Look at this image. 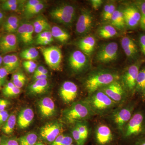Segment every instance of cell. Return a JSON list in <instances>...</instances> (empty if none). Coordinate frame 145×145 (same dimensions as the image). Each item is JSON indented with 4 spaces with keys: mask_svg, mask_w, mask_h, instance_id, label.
Segmentation results:
<instances>
[{
    "mask_svg": "<svg viewBox=\"0 0 145 145\" xmlns=\"http://www.w3.org/2000/svg\"><path fill=\"white\" fill-rule=\"evenodd\" d=\"M95 115L85 99L73 102L63 111V120L69 124L87 121Z\"/></svg>",
    "mask_w": 145,
    "mask_h": 145,
    "instance_id": "cell-1",
    "label": "cell"
},
{
    "mask_svg": "<svg viewBox=\"0 0 145 145\" xmlns=\"http://www.w3.org/2000/svg\"><path fill=\"white\" fill-rule=\"evenodd\" d=\"M119 79L120 76L116 72L108 70L98 71L88 75L85 81L84 86L89 95Z\"/></svg>",
    "mask_w": 145,
    "mask_h": 145,
    "instance_id": "cell-2",
    "label": "cell"
},
{
    "mask_svg": "<svg viewBox=\"0 0 145 145\" xmlns=\"http://www.w3.org/2000/svg\"><path fill=\"white\" fill-rule=\"evenodd\" d=\"M125 140H133L145 136V112L142 110L134 112L121 134Z\"/></svg>",
    "mask_w": 145,
    "mask_h": 145,
    "instance_id": "cell-3",
    "label": "cell"
},
{
    "mask_svg": "<svg viewBox=\"0 0 145 145\" xmlns=\"http://www.w3.org/2000/svg\"><path fill=\"white\" fill-rule=\"evenodd\" d=\"M85 100L89 105L95 115L109 114L119 106L101 90L89 95Z\"/></svg>",
    "mask_w": 145,
    "mask_h": 145,
    "instance_id": "cell-4",
    "label": "cell"
},
{
    "mask_svg": "<svg viewBox=\"0 0 145 145\" xmlns=\"http://www.w3.org/2000/svg\"><path fill=\"white\" fill-rule=\"evenodd\" d=\"M135 106L134 102H129L119 106L110 113V120L121 135L135 112Z\"/></svg>",
    "mask_w": 145,
    "mask_h": 145,
    "instance_id": "cell-5",
    "label": "cell"
},
{
    "mask_svg": "<svg viewBox=\"0 0 145 145\" xmlns=\"http://www.w3.org/2000/svg\"><path fill=\"white\" fill-rule=\"evenodd\" d=\"M49 14L54 22L70 26L75 20L76 9L71 5L63 4L53 7L50 11Z\"/></svg>",
    "mask_w": 145,
    "mask_h": 145,
    "instance_id": "cell-6",
    "label": "cell"
},
{
    "mask_svg": "<svg viewBox=\"0 0 145 145\" xmlns=\"http://www.w3.org/2000/svg\"><path fill=\"white\" fill-rule=\"evenodd\" d=\"M100 90L105 93L119 106L125 103L127 99L128 92L119 80L114 81Z\"/></svg>",
    "mask_w": 145,
    "mask_h": 145,
    "instance_id": "cell-7",
    "label": "cell"
},
{
    "mask_svg": "<svg viewBox=\"0 0 145 145\" xmlns=\"http://www.w3.org/2000/svg\"><path fill=\"white\" fill-rule=\"evenodd\" d=\"M40 50L46 64L50 68L54 71L61 70L63 55L59 48L56 46L42 47Z\"/></svg>",
    "mask_w": 145,
    "mask_h": 145,
    "instance_id": "cell-8",
    "label": "cell"
},
{
    "mask_svg": "<svg viewBox=\"0 0 145 145\" xmlns=\"http://www.w3.org/2000/svg\"><path fill=\"white\" fill-rule=\"evenodd\" d=\"M62 123L57 121L48 122L40 129L41 137L48 142L52 143L63 131Z\"/></svg>",
    "mask_w": 145,
    "mask_h": 145,
    "instance_id": "cell-9",
    "label": "cell"
},
{
    "mask_svg": "<svg viewBox=\"0 0 145 145\" xmlns=\"http://www.w3.org/2000/svg\"><path fill=\"white\" fill-rule=\"evenodd\" d=\"M115 136L110 128L106 125L101 124L96 126L93 136L95 145H112Z\"/></svg>",
    "mask_w": 145,
    "mask_h": 145,
    "instance_id": "cell-10",
    "label": "cell"
},
{
    "mask_svg": "<svg viewBox=\"0 0 145 145\" xmlns=\"http://www.w3.org/2000/svg\"><path fill=\"white\" fill-rule=\"evenodd\" d=\"M118 55V45L115 42H111L102 47L96 55L99 62L107 63L117 59Z\"/></svg>",
    "mask_w": 145,
    "mask_h": 145,
    "instance_id": "cell-11",
    "label": "cell"
},
{
    "mask_svg": "<svg viewBox=\"0 0 145 145\" xmlns=\"http://www.w3.org/2000/svg\"><path fill=\"white\" fill-rule=\"evenodd\" d=\"M140 65H131L122 77L121 83L128 92L132 93L135 90L136 80L140 71Z\"/></svg>",
    "mask_w": 145,
    "mask_h": 145,
    "instance_id": "cell-12",
    "label": "cell"
},
{
    "mask_svg": "<svg viewBox=\"0 0 145 145\" xmlns=\"http://www.w3.org/2000/svg\"><path fill=\"white\" fill-rule=\"evenodd\" d=\"M19 44L17 34L5 33L0 36V54L6 55L17 51Z\"/></svg>",
    "mask_w": 145,
    "mask_h": 145,
    "instance_id": "cell-13",
    "label": "cell"
},
{
    "mask_svg": "<svg viewBox=\"0 0 145 145\" xmlns=\"http://www.w3.org/2000/svg\"><path fill=\"white\" fill-rule=\"evenodd\" d=\"M93 25V17L90 11L84 9L78 18L76 24L75 31L80 36H84L91 30Z\"/></svg>",
    "mask_w": 145,
    "mask_h": 145,
    "instance_id": "cell-14",
    "label": "cell"
},
{
    "mask_svg": "<svg viewBox=\"0 0 145 145\" xmlns=\"http://www.w3.org/2000/svg\"><path fill=\"white\" fill-rule=\"evenodd\" d=\"M69 64L71 68L74 72H82L87 67L88 60L86 55L81 50L73 51L69 58Z\"/></svg>",
    "mask_w": 145,
    "mask_h": 145,
    "instance_id": "cell-15",
    "label": "cell"
},
{
    "mask_svg": "<svg viewBox=\"0 0 145 145\" xmlns=\"http://www.w3.org/2000/svg\"><path fill=\"white\" fill-rule=\"evenodd\" d=\"M34 32L32 22L25 21L21 22L16 34L19 40L25 45L29 46L34 43Z\"/></svg>",
    "mask_w": 145,
    "mask_h": 145,
    "instance_id": "cell-16",
    "label": "cell"
},
{
    "mask_svg": "<svg viewBox=\"0 0 145 145\" xmlns=\"http://www.w3.org/2000/svg\"><path fill=\"white\" fill-rule=\"evenodd\" d=\"M78 86L71 81H66L60 88L59 95L65 103L72 104L78 95Z\"/></svg>",
    "mask_w": 145,
    "mask_h": 145,
    "instance_id": "cell-17",
    "label": "cell"
},
{
    "mask_svg": "<svg viewBox=\"0 0 145 145\" xmlns=\"http://www.w3.org/2000/svg\"><path fill=\"white\" fill-rule=\"evenodd\" d=\"M38 106L42 118L48 119L55 115L56 106L54 101L49 97H44L39 100Z\"/></svg>",
    "mask_w": 145,
    "mask_h": 145,
    "instance_id": "cell-18",
    "label": "cell"
},
{
    "mask_svg": "<svg viewBox=\"0 0 145 145\" xmlns=\"http://www.w3.org/2000/svg\"><path fill=\"white\" fill-rule=\"evenodd\" d=\"M34 117V111L30 108H25L19 112L17 118V124L19 128L25 129L29 126Z\"/></svg>",
    "mask_w": 145,
    "mask_h": 145,
    "instance_id": "cell-19",
    "label": "cell"
},
{
    "mask_svg": "<svg viewBox=\"0 0 145 145\" xmlns=\"http://www.w3.org/2000/svg\"><path fill=\"white\" fill-rule=\"evenodd\" d=\"M50 86L49 82L47 79L34 81L29 86V93L35 96L44 94L48 91Z\"/></svg>",
    "mask_w": 145,
    "mask_h": 145,
    "instance_id": "cell-20",
    "label": "cell"
},
{
    "mask_svg": "<svg viewBox=\"0 0 145 145\" xmlns=\"http://www.w3.org/2000/svg\"><path fill=\"white\" fill-rule=\"evenodd\" d=\"M20 18L18 15L12 14L7 17L2 25L3 30L5 33L16 34L21 23Z\"/></svg>",
    "mask_w": 145,
    "mask_h": 145,
    "instance_id": "cell-21",
    "label": "cell"
},
{
    "mask_svg": "<svg viewBox=\"0 0 145 145\" xmlns=\"http://www.w3.org/2000/svg\"><path fill=\"white\" fill-rule=\"evenodd\" d=\"M121 45L127 57L129 59H134L137 56L138 49L136 44L132 39L125 36L121 40Z\"/></svg>",
    "mask_w": 145,
    "mask_h": 145,
    "instance_id": "cell-22",
    "label": "cell"
},
{
    "mask_svg": "<svg viewBox=\"0 0 145 145\" xmlns=\"http://www.w3.org/2000/svg\"><path fill=\"white\" fill-rule=\"evenodd\" d=\"M3 65L10 73L16 71L19 68L20 65V61L16 54H6L3 57Z\"/></svg>",
    "mask_w": 145,
    "mask_h": 145,
    "instance_id": "cell-23",
    "label": "cell"
},
{
    "mask_svg": "<svg viewBox=\"0 0 145 145\" xmlns=\"http://www.w3.org/2000/svg\"><path fill=\"white\" fill-rule=\"evenodd\" d=\"M96 39L92 36L83 38L78 43V46L82 52L86 55H90L93 52L96 45Z\"/></svg>",
    "mask_w": 145,
    "mask_h": 145,
    "instance_id": "cell-24",
    "label": "cell"
},
{
    "mask_svg": "<svg viewBox=\"0 0 145 145\" xmlns=\"http://www.w3.org/2000/svg\"><path fill=\"white\" fill-rule=\"evenodd\" d=\"M34 31L36 34H39L45 31H50L51 27L46 19L43 16H37L32 22Z\"/></svg>",
    "mask_w": 145,
    "mask_h": 145,
    "instance_id": "cell-25",
    "label": "cell"
},
{
    "mask_svg": "<svg viewBox=\"0 0 145 145\" xmlns=\"http://www.w3.org/2000/svg\"><path fill=\"white\" fill-rule=\"evenodd\" d=\"M51 34L53 38L56 39L58 41L61 43L66 42L70 38V35L68 33L59 26L54 25L51 27Z\"/></svg>",
    "mask_w": 145,
    "mask_h": 145,
    "instance_id": "cell-26",
    "label": "cell"
},
{
    "mask_svg": "<svg viewBox=\"0 0 145 145\" xmlns=\"http://www.w3.org/2000/svg\"><path fill=\"white\" fill-rule=\"evenodd\" d=\"M112 25L118 29H122L125 27V23L123 11L116 10L112 16L110 20Z\"/></svg>",
    "mask_w": 145,
    "mask_h": 145,
    "instance_id": "cell-27",
    "label": "cell"
},
{
    "mask_svg": "<svg viewBox=\"0 0 145 145\" xmlns=\"http://www.w3.org/2000/svg\"><path fill=\"white\" fill-rule=\"evenodd\" d=\"M17 119L16 114L12 113L9 115V117L4 125L2 127V132L6 135H10L14 131Z\"/></svg>",
    "mask_w": 145,
    "mask_h": 145,
    "instance_id": "cell-28",
    "label": "cell"
},
{
    "mask_svg": "<svg viewBox=\"0 0 145 145\" xmlns=\"http://www.w3.org/2000/svg\"><path fill=\"white\" fill-rule=\"evenodd\" d=\"M27 81L26 76L21 70L16 71L11 76V81L14 85L21 89L23 87Z\"/></svg>",
    "mask_w": 145,
    "mask_h": 145,
    "instance_id": "cell-29",
    "label": "cell"
},
{
    "mask_svg": "<svg viewBox=\"0 0 145 145\" xmlns=\"http://www.w3.org/2000/svg\"><path fill=\"white\" fill-rule=\"evenodd\" d=\"M39 52L36 48L30 47L23 50L20 53V57L25 61H35L39 57Z\"/></svg>",
    "mask_w": 145,
    "mask_h": 145,
    "instance_id": "cell-30",
    "label": "cell"
},
{
    "mask_svg": "<svg viewBox=\"0 0 145 145\" xmlns=\"http://www.w3.org/2000/svg\"><path fill=\"white\" fill-rule=\"evenodd\" d=\"M117 34L116 29L112 25H104L102 27L99 31V36L105 39L112 38Z\"/></svg>",
    "mask_w": 145,
    "mask_h": 145,
    "instance_id": "cell-31",
    "label": "cell"
},
{
    "mask_svg": "<svg viewBox=\"0 0 145 145\" xmlns=\"http://www.w3.org/2000/svg\"><path fill=\"white\" fill-rule=\"evenodd\" d=\"M46 4L45 2L41 3L40 4L38 5L31 8V9L23 13V16L25 19H31L33 17L39 15L42 11L44 10L46 7Z\"/></svg>",
    "mask_w": 145,
    "mask_h": 145,
    "instance_id": "cell-32",
    "label": "cell"
},
{
    "mask_svg": "<svg viewBox=\"0 0 145 145\" xmlns=\"http://www.w3.org/2000/svg\"><path fill=\"white\" fill-rule=\"evenodd\" d=\"M18 140L20 145H35L37 143L38 136L35 133H28L21 136Z\"/></svg>",
    "mask_w": 145,
    "mask_h": 145,
    "instance_id": "cell-33",
    "label": "cell"
},
{
    "mask_svg": "<svg viewBox=\"0 0 145 145\" xmlns=\"http://www.w3.org/2000/svg\"><path fill=\"white\" fill-rule=\"evenodd\" d=\"M145 82V68L140 71L136 80L135 90L140 93L141 97L142 96L144 92Z\"/></svg>",
    "mask_w": 145,
    "mask_h": 145,
    "instance_id": "cell-34",
    "label": "cell"
},
{
    "mask_svg": "<svg viewBox=\"0 0 145 145\" xmlns=\"http://www.w3.org/2000/svg\"><path fill=\"white\" fill-rule=\"evenodd\" d=\"M80 134L85 144L86 142L89 135V129L86 121L79 122L74 124Z\"/></svg>",
    "mask_w": 145,
    "mask_h": 145,
    "instance_id": "cell-35",
    "label": "cell"
},
{
    "mask_svg": "<svg viewBox=\"0 0 145 145\" xmlns=\"http://www.w3.org/2000/svg\"><path fill=\"white\" fill-rule=\"evenodd\" d=\"M72 136L62 134L59 135L50 145H70L73 143Z\"/></svg>",
    "mask_w": 145,
    "mask_h": 145,
    "instance_id": "cell-36",
    "label": "cell"
},
{
    "mask_svg": "<svg viewBox=\"0 0 145 145\" xmlns=\"http://www.w3.org/2000/svg\"><path fill=\"white\" fill-rule=\"evenodd\" d=\"M123 12L124 14L128 16L138 23H140L141 15L140 11L137 8L133 7H129L126 8Z\"/></svg>",
    "mask_w": 145,
    "mask_h": 145,
    "instance_id": "cell-37",
    "label": "cell"
},
{
    "mask_svg": "<svg viewBox=\"0 0 145 145\" xmlns=\"http://www.w3.org/2000/svg\"><path fill=\"white\" fill-rule=\"evenodd\" d=\"M115 10L116 7L114 4H108L106 5L104 7L102 13V18L104 20H110L112 16L113 15Z\"/></svg>",
    "mask_w": 145,
    "mask_h": 145,
    "instance_id": "cell-38",
    "label": "cell"
},
{
    "mask_svg": "<svg viewBox=\"0 0 145 145\" xmlns=\"http://www.w3.org/2000/svg\"><path fill=\"white\" fill-rule=\"evenodd\" d=\"M71 133L72 139L75 141L76 145H85V144L83 141L80 133L74 125L71 128Z\"/></svg>",
    "mask_w": 145,
    "mask_h": 145,
    "instance_id": "cell-39",
    "label": "cell"
},
{
    "mask_svg": "<svg viewBox=\"0 0 145 145\" xmlns=\"http://www.w3.org/2000/svg\"><path fill=\"white\" fill-rule=\"evenodd\" d=\"M0 145H20L19 140L15 137H8L3 135L1 137Z\"/></svg>",
    "mask_w": 145,
    "mask_h": 145,
    "instance_id": "cell-40",
    "label": "cell"
},
{
    "mask_svg": "<svg viewBox=\"0 0 145 145\" xmlns=\"http://www.w3.org/2000/svg\"><path fill=\"white\" fill-rule=\"evenodd\" d=\"M23 65L25 70L29 73H34L38 67L37 64L34 61H25L23 62Z\"/></svg>",
    "mask_w": 145,
    "mask_h": 145,
    "instance_id": "cell-41",
    "label": "cell"
},
{
    "mask_svg": "<svg viewBox=\"0 0 145 145\" xmlns=\"http://www.w3.org/2000/svg\"><path fill=\"white\" fill-rule=\"evenodd\" d=\"M44 1L42 0H29L26 1L24 5L22 12H26L33 8L38 5L44 2Z\"/></svg>",
    "mask_w": 145,
    "mask_h": 145,
    "instance_id": "cell-42",
    "label": "cell"
},
{
    "mask_svg": "<svg viewBox=\"0 0 145 145\" xmlns=\"http://www.w3.org/2000/svg\"><path fill=\"white\" fill-rule=\"evenodd\" d=\"M141 18L140 22V27L143 30H145V2L141 3L140 7Z\"/></svg>",
    "mask_w": 145,
    "mask_h": 145,
    "instance_id": "cell-43",
    "label": "cell"
},
{
    "mask_svg": "<svg viewBox=\"0 0 145 145\" xmlns=\"http://www.w3.org/2000/svg\"><path fill=\"white\" fill-rule=\"evenodd\" d=\"M9 72L8 70L3 66L0 67V84L4 86L6 83L7 76Z\"/></svg>",
    "mask_w": 145,
    "mask_h": 145,
    "instance_id": "cell-44",
    "label": "cell"
},
{
    "mask_svg": "<svg viewBox=\"0 0 145 145\" xmlns=\"http://www.w3.org/2000/svg\"><path fill=\"white\" fill-rule=\"evenodd\" d=\"M26 1H24V0H6L3 2L1 7L3 10L5 8L10 6L22 3H25Z\"/></svg>",
    "mask_w": 145,
    "mask_h": 145,
    "instance_id": "cell-45",
    "label": "cell"
},
{
    "mask_svg": "<svg viewBox=\"0 0 145 145\" xmlns=\"http://www.w3.org/2000/svg\"><path fill=\"white\" fill-rule=\"evenodd\" d=\"M52 36L50 31H43L37 35L35 40V43L36 44L38 45L39 43L41 42L42 41Z\"/></svg>",
    "mask_w": 145,
    "mask_h": 145,
    "instance_id": "cell-46",
    "label": "cell"
},
{
    "mask_svg": "<svg viewBox=\"0 0 145 145\" xmlns=\"http://www.w3.org/2000/svg\"><path fill=\"white\" fill-rule=\"evenodd\" d=\"M21 89L15 86L12 89L3 94L4 96L7 98H12L16 97L21 93Z\"/></svg>",
    "mask_w": 145,
    "mask_h": 145,
    "instance_id": "cell-47",
    "label": "cell"
},
{
    "mask_svg": "<svg viewBox=\"0 0 145 145\" xmlns=\"http://www.w3.org/2000/svg\"><path fill=\"white\" fill-rule=\"evenodd\" d=\"M9 113L7 110L0 111V128L4 125L9 116Z\"/></svg>",
    "mask_w": 145,
    "mask_h": 145,
    "instance_id": "cell-48",
    "label": "cell"
},
{
    "mask_svg": "<svg viewBox=\"0 0 145 145\" xmlns=\"http://www.w3.org/2000/svg\"><path fill=\"white\" fill-rule=\"evenodd\" d=\"M48 71L46 68L43 65H40L37 67L34 74V75L42 74V75H48Z\"/></svg>",
    "mask_w": 145,
    "mask_h": 145,
    "instance_id": "cell-49",
    "label": "cell"
},
{
    "mask_svg": "<svg viewBox=\"0 0 145 145\" xmlns=\"http://www.w3.org/2000/svg\"><path fill=\"white\" fill-rule=\"evenodd\" d=\"M10 105V102L7 99L0 98V111L6 110Z\"/></svg>",
    "mask_w": 145,
    "mask_h": 145,
    "instance_id": "cell-50",
    "label": "cell"
},
{
    "mask_svg": "<svg viewBox=\"0 0 145 145\" xmlns=\"http://www.w3.org/2000/svg\"><path fill=\"white\" fill-rule=\"evenodd\" d=\"M15 86H16L14 85V84L11 81H10V82L6 83L5 84L3 88V89L2 93L3 95L12 89Z\"/></svg>",
    "mask_w": 145,
    "mask_h": 145,
    "instance_id": "cell-51",
    "label": "cell"
},
{
    "mask_svg": "<svg viewBox=\"0 0 145 145\" xmlns=\"http://www.w3.org/2000/svg\"><path fill=\"white\" fill-rule=\"evenodd\" d=\"M140 43L142 53L145 55V34L140 36Z\"/></svg>",
    "mask_w": 145,
    "mask_h": 145,
    "instance_id": "cell-52",
    "label": "cell"
},
{
    "mask_svg": "<svg viewBox=\"0 0 145 145\" xmlns=\"http://www.w3.org/2000/svg\"><path fill=\"white\" fill-rule=\"evenodd\" d=\"M91 3L93 8L95 10H97L102 5L103 1L102 0H92L91 1Z\"/></svg>",
    "mask_w": 145,
    "mask_h": 145,
    "instance_id": "cell-53",
    "label": "cell"
},
{
    "mask_svg": "<svg viewBox=\"0 0 145 145\" xmlns=\"http://www.w3.org/2000/svg\"><path fill=\"white\" fill-rule=\"evenodd\" d=\"M54 41V38L52 36L50 37L47 39H44L43 40L39 43L38 45L42 46H46L50 44V43Z\"/></svg>",
    "mask_w": 145,
    "mask_h": 145,
    "instance_id": "cell-54",
    "label": "cell"
},
{
    "mask_svg": "<svg viewBox=\"0 0 145 145\" xmlns=\"http://www.w3.org/2000/svg\"><path fill=\"white\" fill-rule=\"evenodd\" d=\"M133 145H145V136L135 140Z\"/></svg>",
    "mask_w": 145,
    "mask_h": 145,
    "instance_id": "cell-55",
    "label": "cell"
},
{
    "mask_svg": "<svg viewBox=\"0 0 145 145\" xmlns=\"http://www.w3.org/2000/svg\"><path fill=\"white\" fill-rule=\"evenodd\" d=\"M48 75H42V74H38V75H33V79L34 81L37 80H44L47 79L48 77Z\"/></svg>",
    "mask_w": 145,
    "mask_h": 145,
    "instance_id": "cell-56",
    "label": "cell"
},
{
    "mask_svg": "<svg viewBox=\"0 0 145 145\" xmlns=\"http://www.w3.org/2000/svg\"><path fill=\"white\" fill-rule=\"evenodd\" d=\"M6 18L5 12L2 10H0V26H2Z\"/></svg>",
    "mask_w": 145,
    "mask_h": 145,
    "instance_id": "cell-57",
    "label": "cell"
},
{
    "mask_svg": "<svg viewBox=\"0 0 145 145\" xmlns=\"http://www.w3.org/2000/svg\"><path fill=\"white\" fill-rule=\"evenodd\" d=\"M3 57L2 55L0 54V67H1V65L3 63Z\"/></svg>",
    "mask_w": 145,
    "mask_h": 145,
    "instance_id": "cell-58",
    "label": "cell"
},
{
    "mask_svg": "<svg viewBox=\"0 0 145 145\" xmlns=\"http://www.w3.org/2000/svg\"><path fill=\"white\" fill-rule=\"evenodd\" d=\"M142 99L144 101H145V85L144 88V92H143V96H142Z\"/></svg>",
    "mask_w": 145,
    "mask_h": 145,
    "instance_id": "cell-59",
    "label": "cell"
},
{
    "mask_svg": "<svg viewBox=\"0 0 145 145\" xmlns=\"http://www.w3.org/2000/svg\"><path fill=\"white\" fill-rule=\"evenodd\" d=\"M35 145H45L41 142H37Z\"/></svg>",
    "mask_w": 145,
    "mask_h": 145,
    "instance_id": "cell-60",
    "label": "cell"
},
{
    "mask_svg": "<svg viewBox=\"0 0 145 145\" xmlns=\"http://www.w3.org/2000/svg\"><path fill=\"white\" fill-rule=\"evenodd\" d=\"M1 137L0 136V145H1Z\"/></svg>",
    "mask_w": 145,
    "mask_h": 145,
    "instance_id": "cell-61",
    "label": "cell"
},
{
    "mask_svg": "<svg viewBox=\"0 0 145 145\" xmlns=\"http://www.w3.org/2000/svg\"><path fill=\"white\" fill-rule=\"evenodd\" d=\"M70 145H75V144H72Z\"/></svg>",
    "mask_w": 145,
    "mask_h": 145,
    "instance_id": "cell-62",
    "label": "cell"
},
{
    "mask_svg": "<svg viewBox=\"0 0 145 145\" xmlns=\"http://www.w3.org/2000/svg\"><path fill=\"white\" fill-rule=\"evenodd\" d=\"M1 84H0V89H1Z\"/></svg>",
    "mask_w": 145,
    "mask_h": 145,
    "instance_id": "cell-63",
    "label": "cell"
},
{
    "mask_svg": "<svg viewBox=\"0 0 145 145\" xmlns=\"http://www.w3.org/2000/svg\"><path fill=\"white\" fill-rule=\"evenodd\" d=\"M0 7H1V5H0Z\"/></svg>",
    "mask_w": 145,
    "mask_h": 145,
    "instance_id": "cell-64",
    "label": "cell"
}]
</instances>
